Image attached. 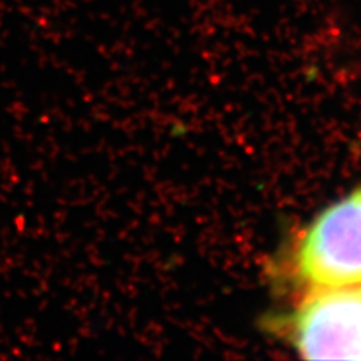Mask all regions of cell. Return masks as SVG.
<instances>
[{
	"mask_svg": "<svg viewBox=\"0 0 361 361\" xmlns=\"http://www.w3.org/2000/svg\"><path fill=\"white\" fill-rule=\"evenodd\" d=\"M295 262L316 288L361 285V188L319 214L302 235Z\"/></svg>",
	"mask_w": 361,
	"mask_h": 361,
	"instance_id": "1",
	"label": "cell"
},
{
	"mask_svg": "<svg viewBox=\"0 0 361 361\" xmlns=\"http://www.w3.org/2000/svg\"><path fill=\"white\" fill-rule=\"evenodd\" d=\"M290 337L304 358L361 360V285L312 292L293 314Z\"/></svg>",
	"mask_w": 361,
	"mask_h": 361,
	"instance_id": "2",
	"label": "cell"
}]
</instances>
